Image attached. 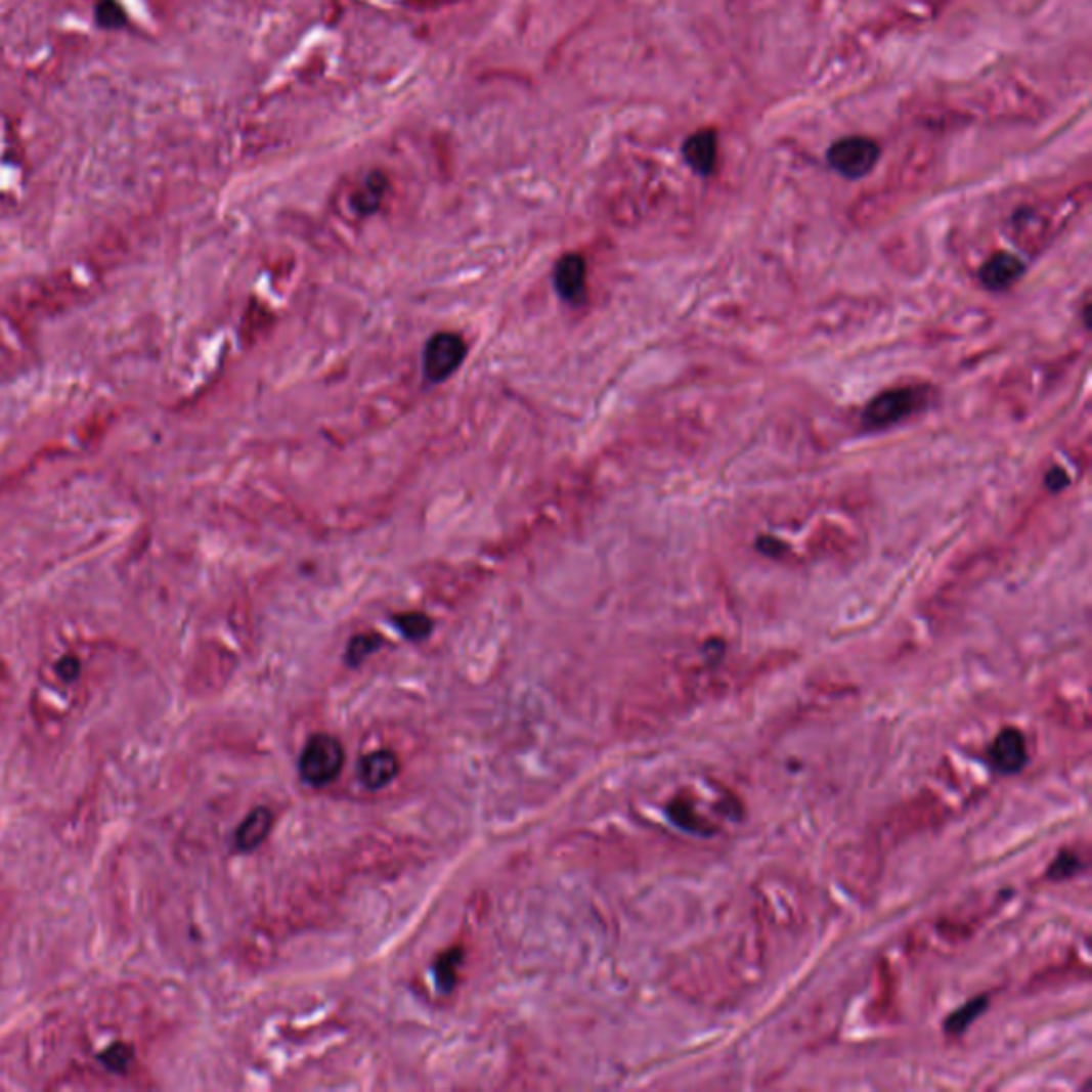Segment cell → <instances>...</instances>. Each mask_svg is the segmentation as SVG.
<instances>
[{"label":"cell","instance_id":"1","mask_svg":"<svg viewBox=\"0 0 1092 1092\" xmlns=\"http://www.w3.org/2000/svg\"><path fill=\"white\" fill-rule=\"evenodd\" d=\"M161 1031L141 981H120L49 1011L27 1039V1062L45 1090H141Z\"/></svg>","mask_w":1092,"mask_h":1092},{"label":"cell","instance_id":"2","mask_svg":"<svg viewBox=\"0 0 1092 1092\" xmlns=\"http://www.w3.org/2000/svg\"><path fill=\"white\" fill-rule=\"evenodd\" d=\"M100 681L96 651L90 645H67L49 653L39 668L29 698V713L39 739L58 743L82 719Z\"/></svg>","mask_w":1092,"mask_h":1092},{"label":"cell","instance_id":"3","mask_svg":"<svg viewBox=\"0 0 1092 1092\" xmlns=\"http://www.w3.org/2000/svg\"><path fill=\"white\" fill-rule=\"evenodd\" d=\"M344 769V747L332 734H314L303 747L299 773L308 785L326 787L334 783Z\"/></svg>","mask_w":1092,"mask_h":1092},{"label":"cell","instance_id":"4","mask_svg":"<svg viewBox=\"0 0 1092 1092\" xmlns=\"http://www.w3.org/2000/svg\"><path fill=\"white\" fill-rule=\"evenodd\" d=\"M881 149L879 145L869 137H845L836 141L828 149V163L830 167L841 173L849 180H860V177L869 175L877 161Z\"/></svg>","mask_w":1092,"mask_h":1092},{"label":"cell","instance_id":"5","mask_svg":"<svg viewBox=\"0 0 1092 1092\" xmlns=\"http://www.w3.org/2000/svg\"><path fill=\"white\" fill-rule=\"evenodd\" d=\"M466 354H468V346L462 336L450 334V332L436 334L427 342L425 354H423V367H425V376L429 383H436V385L444 383L446 378H450L456 369H460V365L466 359Z\"/></svg>","mask_w":1092,"mask_h":1092},{"label":"cell","instance_id":"6","mask_svg":"<svg viewBox=\"0 0 1092 1092\" xmlns=\"http://www.w3.org/2000/svg\"><path fill=\"white\" fill-rule=\"evenodd\" d=\"M73 297H75V287L71 282V275H56V277H49V280L45 282H39L27 295H21L15 301V308L27 316L49 314V312L64 308Z\"/></svg>","mask_w":1092,"mask_h":1092},{"label":"cell","instance_id":"7","mask_svg":"<svg viewBox=\"0 0 1092 1092\" xmlns=\"http://www.w3.org/2000/svg\"><path fill=\"white\" fill-rule=\"evenodd\" d=\"M918 405H920V397L909 389L885 391L867 405L862 419H865V425L871 429H883V427H890L903 421L911 412H916Z\"/></svg>","mask_w":1092,"mask_h":1092},{"label":"cell","instance_id":"8","mask_svg":"<svg viewBox=\"0 0 1092 1092\" xmlns=\"http://www.w3.org/2000/svg\"><path fill=\"white\" fill-rule=\"evenodd\" d=\"M988 757H990V765H993L1003 775L1020 773L1029 761V747H1027L1024 732L1013 726L1003 728L997 734L993 745H990Z\"/></svg>","mask_w":1092,"mask_h":1092},{"label":"cell","instance_id":"9","mask_svg":"<svg viewBox=\"0 0 1092 1092\" xmlns=\"http://www.w3.org/2000/svg\"><path fill=\"white\" fill-rule=\"evenodd\" d=\"M555 289L566 303L578 306L587 297V263L580 254H566L555 265Z\"/></svg>","mask_w":1092,"mask_h":1092},{"label":"cell","instance_id":"10","mask_svg":"<svg viewBox=\"0 0 1092 1092\" xmlns=\"http://www.w3.org/2000/svg\"><path fill=\"white\" fill-rule=\"evenodd\" d=\"M1024 273V263L1009 252H997L993 259H988L979 271V277L986 289L1005 291L1020 280Z\"/></svg>","mask_w":1092,"mask_h":1092},{"label":"cell","instance_id":"11","mask_svg":"<svg viewBox=\"0 0 1092 1092\" xmlns=\"http://www.w3.org/2000/svg\"><path fill=\"white\" fill-rule=\"evenodd\" d=\"M399 775V759L393 751L380 749L361 759L359 779L367 790H383Z\"/></svg>","mask_w":1092,"mask_h":1092},{"label":"cell","instance_id":"12","mask_svg":"<svg viewBox=\"0 0 1092 1092\" xmlns=\"http://www.w3.org/2000/svg\"><path fill=\"white\" fill-rule=\"evenodd\" d=\"M683 157L688 165L702 175H708L717 163V135L710 129L696 131L683 145Z\"/></svg>","mask_w":1092,"mask_h":1092},{"label":"cell","instance_id":"13","mask_svg":"<svg viewBox=\"0 0 1092 1092\" xmlns=\"http://www.w3.org/2000/svg\"><path fill=\"white\" fill-rule=\"evenodd\" d=\"M389 190V180L385 173L380 171H372L365 180L357 186V190L352 192V208L354 212H359L361 216H369L374 214L380 206H383V199Z\"/></svg>","mask_w":1092,"mask_h":1092},{"label":"cell","instance_id":"14","mask_svg":"<svg viewBox=\"0 0 1092 1092\" xmlns=\"http://www.w3.org/2000/svg\"><path fill=\"white\" fill-rule=\"evenodd\" d=\"M271 826H273L271 811L265 809V806L254 809L250 816L244 820V824L237 828V834H235L237 847L244 849V851L257 849L269 836Z\"/></svg>","mask_w":1092,"mask_h":1092},{"label":"cell","instance_id":"15","mask_svg":"<svg viewBox=\"0 0 1092 1092\" xmlns=\"http://www.w3.org/2000/svg\"><path fill=\"white\" fill-rule=\"evenodd\" d=\"M462 960H464V952L462 950H448L438 958V962H436V979H438V986L442 988V993H450V990L454 988L456 969H460Z\"/></svg>","mask_w":1092,"mask_h":1092},{"label":"cell","instance_id":"16","mask_svg":"<svg viewBox=\"0 0 1092 1092\" xmlns=\"http://www.w3.org/2000/svg\"><path fill=\"white\" fill-rule=\"evenodd\" d=\"M395 623L397 627L403 631L405 639L410 641H423L427 639L431 634V627H434V623H431V619L423 613H403V615H397L395 617Z\"/></svg>","mask_w":1092,"mask_h":1092},{"label":"cell","instance_id":"17","mask_svg":"<svg viewBox=\"0 0 1092 1092\" xmlns=\"http://www.w3.org/2000/svg\"><path fill=\"white\" fill-rule=\"evenodd\" d=\"M380 645H383V639H380L378 634H359V637H354L348 645L346 662L359 666L376 649H380Z\"/></svg>","mask_w":1092,"mask_h":1092},{"label":"cell","instance_id":"18","mask_svg":"<svg viewBox=\"0 0 1092 1092\" xmlns=\"http://www.w3.org/2000/svg\"><path fill=\"white\" fill-rule=\"evenodd\" d=\"M94 15H96V21L100 24V27L110 29V31L122 29L126 24V13H124V9H122V5L118 3V0H96Z\"/></svg>","mask_w":1092,"mask_h":1092},{"label":"cell","instance_id":"19","mask_svg":"<svg viewBox=\"0 0 1092 1092\" xmlns=\"http://www.w3.org/2000/svg\"><path fill=\"white\" fill-rule=\"evenodd\" d=\"M986 1003H988V999H986V997H979V999H975V1001H971V1003L964 1005L962 1009H958L956 1013H952V1015H950V1020H948V1024H946L948 1033H952V1035L962 1033V1031L967 1029V1027L977 1018V1015L986 1009Z\"/></svg>","mask_w":1092,"mask_h":1092},{"label":"cell","instance_id":"20","mask_svg":"<svg viewBox=\"0 0 1092 1092\" xmlns=\"http://www.w3.org/2000/svg\"><path fill=\"white\" fill-rule=\"evenodd\" d=\"M1082 867H1084V862L1080 860L1078 851H1062V854H1058V858L1052 862V867L1048 869V877L1054 879V881H1060V879H1066V877L1080 873Z\"/></svg>","mask_w":1092,"mask_h":1092},{"label":"cell","instance_id":"21","mask_svg":"<svg viewBox=\"0 0 1092 1092\" xmlns=\"http://www.w3.org/2000/svg\"><path fill=\"white\" fill-rule=\"evenodd\" d=\"M11 696H13V679H11L7 664L0 659V717L5 715Z\"/></svg>","mask_w":1092,"mask_h":1092},{"label":"cell","instance_id":"22","mask_svg":"<svg viewBox=\"0 0 1092 1092\" xmlns=\"http://www.w3.org/2000/svg\"><path fill=\"white\" fill-rule=\"evenodd\" d=\"M9 909H11V899H9V892L5 890V887H3V885H0V938H3V932H5L7 920H9Z\"/></svg>","mask_w":1092,"mask_h":1092}]
</instances>
